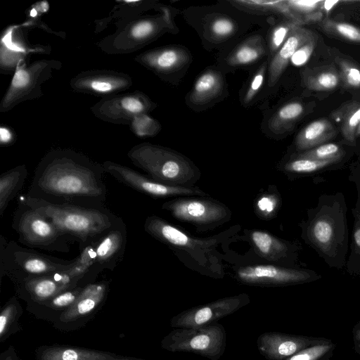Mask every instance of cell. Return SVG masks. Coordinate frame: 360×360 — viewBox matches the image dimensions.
I'll return each mask as SVG.
<instances>
[{
  "label": "cell",
  "mask_w": 360,
  "mask_h": 360,
  "mask_svg": "<svg viewBox=\"0 0 360 360\" xmlns=\"http://www.w3.org/2000/svg\"><path fill=\"white\" fill-rule=\"evenodd\" d=\"M102 164L70 148L47 152L36 167L27 196L54 204L103 207L108 189Z\"/></svg>",
  "instance_id": "obj_1"
},
{
  "label": "cell",
  "mask_w": 360,
  "mask_h": 360,
  "mask_svg": "<svg viewBox=\"0 0 360 360\" xmlns=\"http://www.w3.org/2000/svg\"><path fill=\"white\" fill-rule=\"evenodd\" d=\"M22 200L62 233L79 242L80 248L97 241L120 218L105 207L59 205L28 196Z\"/></svg>",
  "instance_id": "obj_2"
},
{
  "label": "cell",
  "mask_w": 360,
  "mask_h": 360,
  "mask_svg": "<svg viewBox=\"0 0 360 360\" xmlns=\"http://www.w3.org/2000/svg\"><path fill=\"white\" fill-rule=\"evenodd\" d=\"M131 162L152 179L170 186L191 187L199 178V171L184 155L167 148L141 143L127 153Z\"/></svg>",
  "instance_id": "obj_3"
},
{
  "label": "cell",
  "mask_w": 360,
  "mask_h": 360,
  "mask_svg": "<svg viewBox=\"0 0 360 360\" xmlns=\"http://www.w3.org/2000/svg\"><path fill=\"white\" fill-rule=\"evenodd\" d=\"M77 257L61 259L25 248L14 240L6 242L1 235L0 242V273L18 283L27 279L43 276L71 268Z\"/></svg>",
  "instance_id": "obj_4"
},
{
  "label": "cell",
  "mask_w": 360,
  "mask_h": 360,
  "mask_svg": "<svg viewBox=\"0 0 360 360\" xmlns=\"http://www.w3.org/2000/svg\"><path fill=\"white\" fill-rule=\"evenodd\" d=\"M11 226L18 235L19 243L31 249L68 252L73 239L23 200L15 210Z\"/></svg>",
  "instance_id": "obj_5"
},
{
  "label": "cell",
  "mask_w": 360,
  "mask_h": 360,
  "mask_svg": "<svg viewBox=\"0 0 360 360\" xmlns=\"http://www.w3.org/2000/svg\"><path fill=\"white\" fill-rule=\"evenodd\" d=\"M61 68V61L54 59H41L28 65L22 63L17 65L0 102V112H8L21 103L41 97L42 85Z\"/></svg>",
  "instance_id": "obj_6"
},
{
  "label": "cell",
  "mask_w": 360,
  "mask_h": 360,
  "mask_svg": "<svg viewBox=\"0 0 360 360\" xmlns=\"http://www.w3.org/2000/svg\"><path fill=\"white\" fill-rule=\"evenodd\" d=\"M226 340L224 326L215 322L196 328H176L164 338L161 346L172 352H192L218 360L224 354Z\"/></svg>",
  "instance_id": "obj_7"
},
{
  "label": "cell",
  "mask_w": 360,
  "mask_h": 360,
  "mask_svg": "<svg viewBox=\"0 0 360 360\" xmlns=\"http://www.w3.org/2000/svg\"><path fill=\"white\" fill-rule=\"evenodd\" d=\"M165 22L162 16L133 17L120 21L115 32L98 42V46L109 54L136 51L156 38Z\"/></svg>",
  "instance_id": "obj_8"
},
{
  "label": "cell",
  "mask_w": 360,
  "mask_h": 360,
  "mask_svg": "<svg viewBox=\"0 0 360 360\" xmlns=\"http://www.w3.org/2000/svg\"><path fill=\"white\" fill-rule=\"evenodd\" d=\"M154 108V103L145 94L134 91L101 98L90 110L104 122L129 126L136 116L148 113Z\"/></svg>",
  "instance_id": "obj_9"
},
{
  "label": "cell",
  "mask_w": 360,
  "mask_h": 360,
  "mask_svg": "<svg viewBox=\"0 0 360 360\" xmlns=\"http://www.w3.org/2000/svg\"><path fill=\"white\" fill-rule=\"evenodd\" d=\"M162 208L174 218L197 226H216L227 221L231 214L219 202L200 198H178L163 203Z\"/></svg>",
  "instance_id": "obj_10"
},
{
  "label": "cell",
  "mask_w": 360,
  "mask_h": 360,
  "mask_svg": "<svg viewBox=\"0 0 360 360\" xmlns=\"http://www.w3.org/2000/svg\"><path fill=\"white\" fill-rule=\"evenodd\" d=\"M105 173L140 193L155 198L207 194L198 188L176 186L158 182L125 165L106 160L102 163Z\"/></svg>",
  "instance_id": "obj_11"
},
{
  "label": "cell",
  "mask_w": 360,
  "mask_h": 360,
  "mask_svg": "<svg viewBox=\"0 0 360 360\" xmlns=\"http://www.w3.org/2000/svg\"><path fill=\"white\" fill-rule=\"evenodd\" d=\"M249 302L250 297L244 293L221 298L176 314L172 318L170 325L176 328H200L234 313Z\"/></svg>",
  "instance_id": "obj_12"
},
{
  "label": "cell",
  "mask_w": 360,
  "mask_h": 360,
  "mask_svg": "<svg viewBox=\"0 0 360 360\" xmlns=\"http://www.w3.org/2000/svg\"><path fill=\"white\" fill-rule=\"evenodd\" d=\"M132 84V78L129 75L105 69L82 71L70 81V86L73 91L101 98L122 93Z\"/></svg>",
  "instance_id": "obj_13"
},
{
  "label": "cell",
  "mask_w": 360,
  "mask_h": 360,
  "mask_svg": "<svg viewBox=\"0 0 360 360\" xmlns=\"http://www.w3.org/2000/svg\"><path fill=\"white\" fill-rule=\"evenodd\" d=\"M332 207L323 206L312 219L308 228V237L311 243L325 255H335L338 245L342 246L345 235L344 217Z\"/></svg>",
  "instance_id": "obj_14"
},
{
  "label": "cell",
  "mask_w": 360,
  "mask_h": 360,
  "mask_svg": "<svg viewBox=\"0 0 360 360\" xmlns=\"http://www.w3.org/2000/svg\"><path fill=\"white\" fill-rule=\"evenodd\" d=\"M237 276L242 283L255 285H285L316 279L314 272L258 264L240 269Z\"/></svg>",
  "instance_id": "obj_15"
},
{
  "label": "cell",
  "mask_w": 360,
  "mask_h": 360,
  "mask_svg": "<svg viewBox=\"0 0 360 360\" xmlns=\"http://www.w3.org/2000/svg\"><path fill=\"white\" fill-rule=\"evenodd\" d=\"M127 244V228L121 217L93 243L96 259L91 267L95 276L105 269L113 271L122 262Z\"/></svg>",
  "instance_id": "obj_16"
},
{
  "label": "cell",
  "mask_w": 360,
  "mask_h": 360,
  "mask_svg": "<svg viewBox=\"0 0 360 360\" xmlns=\"http://www.w3.org/2000/svg\"><path fill=\"white\" fill-rule=\"evenodd\" d=\"M327 339L266 332L257 340L258 350L268 360H285L300 351Z\"/></svg>",
  "instance_id": "obj_17"
},
{
  "label": "cell",
  "mask_w": 360,
  "mask_h": 360,
  "mask_svg": "<svg viewBox=\"0 0 360 360\" xmlns=\"http://www.w3.org/2000/svg\"><path fill=\"white\" fill-rule=\"evenodd\" d=\"M144 230L150 236L168 245L186 250L206 248L214 245L215 240H198L191 238L163 219L152 215L144 223Z\"/></svg>",
  "instance_id": "obj_18"
},
{
  "label": "cell",
  "mask_w": 360,
  "mask_h": 360,
  "mask_svg": "<svg viewBox=\"0 0 360 360\" xmlns=\"http://www.w3.org/2000/svg\"><path fill=\"white\" fill-rule=\"evenodd\" d=\"M188 53L182 49L165 47L141 53L134 60L155 73L163 74L181 68L188 62Z\"/></svg>",
  "instance_id": "obj_19"
},
{
  "label": "cell",
  "mask_w": 360,
  "mask_h": 360,
  "mask_svg": "<svg viewBox=\"0 0 360 360\" xmlns=\"http://www.w3.org/2000/svg\"><path fill=\"white\" fill-rule=\"evenodd\" d=\"M309 30L302 26L295 27L289 37L273 56L269 67V84L274 85L286 68L295 51L313 35Z\"/></svg>",
  "instance_id": "obj_20"
},
{
  "label": "cell",
  "mask_w": 360,
  "mask_h": 360,
  "mask_svg": "<svg viewBox=\"0 0 360 360\" xmlns=\"http://www.w3.org/2000/svg\"><path fill=\"white\" fill-rule=\"evenodd\" d=\"M108 283L101 281L86 285L77 300L60 316L65 322L75 320L91 312L104 300Z\"/></svg>",
  "instance_id": "obj_21"
},
{
  "label": "cell",
  "mask_w": 360,
  "mask_h": 360,
  "mask_svg": "<svg viewBox=\"0 0 360 360\" xmlns=\"http://www.w3.org/2000/svg\"><path fill=\"white\" fill-rule=\"evenodd\" d=\"M336 129L326 119H319L310 122L297 135L295 146L299 150H309L334 138Z\"/></svg>",
  "instance_id": "obj_22"
},
{
  "label": "cell",
  "mask_w": 360,
  "mask_h": 360,
  "mask_svg": "<svg viewBox=\"0 0 360 360\" xmlns=\"http://www.w3.org/2000/svg\"><path fill=\"white\" fill-rule=\"evenodd\" d=\"M28 176L25 165H20L0 175V217L8 204L22 189Z\"/></svg>",
  "instance_id": "obj_23"
},
{
  "label": "cell",
  "mask_w": 360,
  "mask_h": 360,
  "mask_svg": "<svg viewBox=\"0 0 360 360\" xmlns=\"http://www.w3.org/2000/svg\"><path fill=\"white\" fill-rule=\"evenodd\" d=\"M304 86L316 91L335 89L341 82L339 71L333 65H323L313 69H305L302 72Z\"/></svg>",
  "instance_id": "obj_24"
},
{
  "label": "cell",
  "mask_w": 360,
  "mask_h": 360,
  "mask_svg": "<svg viewBox=\"0 0 360 360\" xmlns=\"http://www.w3.org/2000/svg\"><path fill=\"white\" fill-rule=\"evenodd\" d=\"M32 300L43 303L61 292L68 290L52 276V274L18 283Z\"/></svg>",
  "instance_id": "obj_25"
},
{
  "label": "cell",
  "mask_w": 360,
  "mask_h": 360,
  "mask_svg": "<svg viewBox=\"0 0 360 360\" xmlns=\"http://www.w3.org/2000/svg\"><path fill=\"white\" fill-rule=\"evenodd\" d=\"M224 86L221 75L214 70H208L200 75L195 81L190 95L195 104H204L218 96Z\"/></svg>",
  "instance_id": "obj_26"
},
{
  "label": "cell",
  "mask_w": 360,
  "mask_h": 360,
  "mask_svg": "<svg viewBox=\"0 0 360 360\" xmlns=\"http://www.w3.org/2000/svg\"><path fill=\"white\" fill-rule=\"evenodd\" d=\"M39 360H115L106 353L83 348L52 347L45 349Z\"/></svg>",
  "instance_id": "obj_27"
},
{
  "label": "cell",
  "mask_w": 360,
  "mask_h": 360,
  "mask_svg": "<svg viewBox=\"0 0 360 360\" xmlns=\"http://www.w3.org/2000/svg\"><path fill=\"white\" fill-rule=\"evenodd\" d=\"M305 105L300 101H292L283 105L269 121L271 130L283 134L290 129L305 112Z\"/></svg>",
  "instance_id": "obj_28"
},
{
  "label": "cell",
  "mask_w": 360,
  "mask_h": 360,
  "mask_svg": "<svg viewBox=\"0 0 360 360\" xmlns=\"http://www.w3.org/2000/svg\"><path fill=\"white\" fill-rule=\"evenodd\" d=\"M250 239L258 252L269 260H278L288 252L286 244L267 232L253 231Z\"/></svg>",
  "instance_id": "obj_29"
},
{
  "label": "cell",
  "mask_w": 360,
  "mask_h": 360,
  "mask_svg": "<svg viewBox=\"0 0 360 360\" xmlns=\"http://www.w3.org/2000/svg\"><path fill=\"white\" fill-rule=\"evenodd\" d=\"M333 114L341 121L342 136L347 141L354 143L356 131L360 122V101L347 103Z\"/></svg>",
  "instance_id": "obj_30"
},
{
  "label": "cell",
  "mask_w": 360,
  "mask_h": 360,
  "mask_svg": "<svg viewBox=\"0 0 360 360\" xmlns=\"http://www.w3.org/2000/svg\"><path fill=\"white\" fill-rule=\"evenodd\" d=\"M264 53L260 38L255 37L238 46L229 58L232 65H243L257 60Z\"/></svg>",
  "instance_id": "obj_31"
},
{
  "label": "cell",
  "mask_w": 360,
  "mask_h": 360,
  "mask_svg": "<svg viewBox=\"0 0 360 360\" xmlns=\"http://www.w3.org/2000/svg\"><path fill=\"white\" fill-rule=\"evenodd\" d=\"M321 25L328 34L348 41L360 43V28L358 27L328 18L322 20Z\"/></svg>",
  "instance_id": "obj_32"
},
{
  "label": "cell",
  "mask_w": 360,
  "mask_h": 360,
  "mask_svg": "<svg viewBox=\"0 0 360 360\" xmlns=\"http://www.w3.org/2000/svg\"><path fill=\"white\" fill-rule=\"evenodd\" d=\"M338 162L337 160H318L295 156L284 165V169L290 172L307 174L319 171Z\"/></svg>",
  "instance_id": "obj_33"
},
{
  "label": "cell",
  "mask_w": 360,
  "mask_h": 360,
  "mask_svg": "<svg viewBox=\"0 0 360 360\" xmlns=\"http://www.w3.org/2000/svg\"><path fill=\"white\" fill-rule=\"evenodd\" d=\"M345 155V152L340 145L327 143L299 153L295 156L318 160L340 161Z\"/></svg>",
  "instance_id": "obj_34"
},
{
  "label": "cell",
  "mask_w": 360,
  "mask_h": 360,
  "mask_svg": "<svg viewBox=\"0 0 360 360\" xmlns=\"http://www.w3.org/2000/svg\"><path fill=\"white\" fill-rule=\"evenodd\" d=\"M286 2L307 23L319 21L323 18V13L321 11V1L287 0Z\"/></svg>",
  "instance_id": "obj_35"
},
{
  "label": "cell",
  "mask_w": 360,
  "mask_h": 360,
  "mask_svg": "<svg viewBox=\"0 0 360 360\" xmlns=\"http://www.w3.org/2000/svg\"><path fill=\"white\" fill-rule=\"evenodd\" d=\"M341 81L348 88H360V65L349 59L336 56Z\"/></svg>",
  "instance_id": "obj_36"
},
{
  "label": "cell",
  "mask_w": 360,
  "mask_h": 360,
  "mask_svg": "<svg viewBox=\"0 0 360 360\" xmlns=\"http://www.w3.org/2000/svg\"><path fill=\"white\" fill-rule=\"evenodd\" d=\"M129 127L131 131L139 137L155 136L160 128L159 123L148 113L136 116Z\"/></svg>",
  "instance_id": "obj_37"
},
{
  "label": "cell",
  "mask_w": 360,
  "mask_h": 360,
  "mask_svg": "<svg viewBox=\"0 0 360 360\" xmlns=\"http://www.w3.org/2000/svg\"><path fill=\"white\" fill-rule=\"evenodd\" d=\"M333 343L327 340L311 345L285 360H319L333 350Z\"/></svg>",
  "instance_id": "obj_38"
},
{
  "label": "cell",
  "mask_w": 360,
  "mask_h": 360,
  "mask_svg": "<svg viewBox=\"0 0 360 360\" xmlns=\"http://www.w3.org/2000/svg\"><path fill=\"white\" fill-rule=\"evenodd\" d=\"M302 24L297 22L288 20L277 25L272 31L269 49L271 53H276L282 46L289 37L291 31L297 26H302Z\"/></svg>",
  "instance_id": "obj_39"
},
{
  "label": "cell",
  "mask_w": 360,
  "mask_h": 360,
  "mask_svg": "<svg viewBox=\"0 0 360 360\" xmlns=\"http://www.w3.org/2000/svg\"><path fill=\"white\" fill-rule=\"evenodd\" d=\"M84 287L78 285L64 290L42 304L56 309H67L77 300Z\"/></svg>",
  "instance_id": "obj_40"
},
{
  "label": "cell",
  "mask_w": 360,
  "mask_h": 360,
  "mask_svg": "<svg viewBox=\"0 0 360 360\" xmlns=\"http://www.w3.org/2000/svg\"><path fill=\"white\" fill-rule=\"evenodd\" d=\"M348 269L360 271V208L355 212V221L352 233V252L349 259Z\"/></svg>",
  "instance_id": "obj_41"
},
{
  "label": "cell",
  "mask_w": 360,
  "mask_h": 360,
  "mask_svg": "<svg viewBox=\"0 0 360 360\" xmlns=\"http://www.w3.org/2000/svg\"><path fill=\"white\" fill-rule=\"evenodd\" d=\"M317 42V37L314 34L306 43L300 46L290 58V62L297 66L302 65L310 58Z\"/></svg>",
  "instance_id": "obj_42"
},
{
  "label": "cell",
  "mask_w": 360,
  "mask_h": 360,
  "mask_svg": "<svg viewBox=\"0 0 360 360\" xmlns=\"http://www.w3.org/2000/svg\"><path fill=\"white\" fill-rule=\"evenodd\" d=\"M234 29L233 22L226 17H217L210 23V31L218 37H228L233 33Z\"/></svg>",
  "instance_id": "obj_43"
},
{
  "label": "cell",
  "mask_w": 360,
  "mask_h": 360,
  "mask_svg": "<svg viewBox=\"0 0 360 360\" xmlns=\"http://www.w3.org/2000/svg\"><path fill=\"white\" fill-rule=\"evenodd\" d=\"M17 311V302L12 299L3 309L0 314V337L4 338Z\"/></svg>",
  "instance_id": "obj_44"
},
{
  "label": "cell",
  "mask_w": 360,
  "mask_h": 360,
  "mask_svg": "<svg viewBox=\"0 0 360 360\" xmlns=\"http://www.w3.org/2000/svg\"><path fill=\"white\" fill-rule=\"evenodd\" d=\"M266 68L265 64L262 65L253 77L245 94L244 101L245 103L251 101L262 87L264 80Z\"/></svg>",
  "instance_id": "obj_45"
},
{
  "label": "cell",
  "mask_w": 360,
  "mask_h": 360,
  "mask_svg": "<svg viewBox=\"0 0 360 360\" xmlns=\"http://www.w3.org/2000/svg\"><path fill=\"white\" fill-rule=\"evenodd\" d=\"M277 205L278 200L273 195H264L257 202L258 210L265 216L271 215Z\"/></svg>",
  "instance_id": "obj_46"
},
{
  "label": "cell",
  "mask_w": 360,
  "mask_h": 360,
  "mask_svg": "<svg viewBox=\"0 0 360 360\" xmlns=\"http://www.w3.org/2000/svg\"><path fill=\"white\" fill-rule=\"evenodd\" d=\"M15 135L11 129L6 126L0 128V143L2 146H7L13 143Z\"/></svg>",
  "instance_id": "obj_47"
},
{
  "label": "cell",
  "mask_w": 360,
  "mask_h": 360,
  "mask_svg": "<svg viewBox=\"0 0 360 360\" xmlns=\"http://www.w3.org/2000/svg\"><path fill=\"white\" fill-rule=\"evenodd\" d=\"M341 2L340 1H321V11L322 13H328L330 11L335 4Z\"/></svg>",
  "instance_id": "obj_48"
},
{
  "label": "cell",
  "mask_w": 360,
  "mask_h": 360,
  "mask_svg": "<svg viewBox=\"0 0 360 360\" xmlns=\"http://www.w3.org/2000/svg\"><path fill=\"white\" fill-rule=\"evenodd\" d=\"M353 336L356 348L360 349V322L354 326Z\"/></svg>",
  "instance_id": "obj_49"
},
{
  "label": "cell",
  "mask_w": 360,
  "mask_h": 360,
  "mask_svg": "<svg viewBox=\"0 0 360 360\" xmlns=\"http://www.w3.org/2000/svg\"><path fill=\"white\" fill-rule=\"evenodd\" d=\"M354 176L357 178V180H356V183L359 186V189L360 190V174H354Z\"/></svg>",
  "instance_id": "obj_50"
},
{
  "label": "cell",
  "mask_w": 360,
  "mask_h": 360,
  "mask_svg": "<svg viewBox=\"0 0 360 360\" xmlns=\"http://www.w3.org/2000/svg\"><path fill=\"white\" fill-rule=\"evenodd\" d=\"M356 138L360 136V122L359 124V126L356 129V134H355Z\"/></svg>",
  "instance_id": "obj_51"
},
{
  "label": "cell",
  "mask_w": 360,
  "mask_h": 360,
  "mask_svg": "<svg viewBox=\"0 0 360 360\" xmlns=\"http://www.w3.org/2000/svg\"><path fill=\"white\" fill-rule=\"evenodd\" d=\"M5 360H13V359L11 356H8Z\"/></svg>",
  "instance_id": "obj_52"
}]
</instances>
